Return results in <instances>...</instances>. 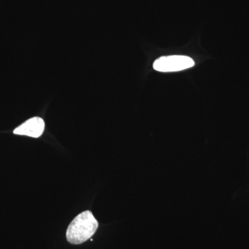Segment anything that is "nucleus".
<instances>
[{"mask_svg": "<svg viewBox=\"0 0 249 249\" xmlns=\"http://www.w3.org/2000/svg\"><path fill=\"white\" fill-rule=\"evenodd\" d=\"M98 227V222L89 211L77 215L70 223L66 232L67 240L71 245H80L91 238Z\"/></svg>", "mask_w": 249, "mask_h": 249, "instance_id": "f257e3e1", "label": "nucleus"}, {"mask_svg": "<svg viewBox=\"0 0 249 249\" xmlns=\"http://www.w3.org/2000/svg\"><path fill=\"white\" fill-rule=\"evenodd\" d=\"M194 65V60L190 57L175 55L157 59L154 62L153 68L160 72H175L191 68Z\"/></svg>", "mask_w": 249, "mask_h": 249, "instance_id": "f03ea898", "label": "nucleus"}, {"mask_svg": "<svg viewBox=\"0 0 249 249\" xmlns=\"http://www.w3.org/2000/svg\"><path fill=\"white\" fill-rule=\"evenodd\" d=\"M45 124L40 117H34L15 129L14 133L18 135L28 136L33 138H38L45 130Z\"/></svg>", "mask_w": 249, "mask_h": 249, "instance_id": "7ed1b4c3", "label": "nucleus"}]
</instances>
